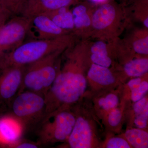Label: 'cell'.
Returning a JSON list of instances; mask_svg holds the SVG:
<instances>
[{
	"label": "cell",
	"instance_id": "cell-4",
	"mask_svg": "<svg viewBox=\"0 0 148 148\" xmlns=\"http://www.w3.org/2000/svg\"><path fill=\"white\" fill-rule=\"evenodd\" d=\"M75 121V116L65 109H58L47 114L34 130L36 143L40 147L68 140Z\"/></svg>",
	"mask_w": 148,
	"mask_h": 148
},
{
	"label": "cell",
	"instance_id": "cell-22",
	"mask_svg": "<svg viewBox=\"0 0 148 148\" xmlns=\"http://www.w3.org/2000/svg\"><path fill=\"white\" fill-rule=\"evenodd\" d=\"M135 119V125L140 129L146 128L148 118V106L140 112L136 114Z\"/></svg>",
	"mask_w": 148,
	"mask_h": 148
},
{
	"label": "cell",
	"instance_id": "cell-24",
	"mask_svg": "<svg viewBox=\"0 0 148 148\" xmlns=\"http://www.w3.org/2000/svg\"><path fill=\"white\" fill-rule=\"evenodd\" d=\"M121 119V114L119 109H114L109 114L108 122L112 126H116L120 122Z\"/></svg>",
	"mask_w": 148,
	"mask_h": 148
},
{
	"label": "cell",
	"instance_id": "cell-7",
	"mask_svg": "<svg viewBox=\"0 0 148 148\" xmlns=\"http://www.w3.org/2000/svg\"><path fill=\"white\" fill-rule=\"evenodd\" d=\"M22 124L8 113L0 115V146L12 148L26 132Z\"/></svg>",
	"mask_w": 148,
	"mask_h": 148
},
{
	"label": "cell",
	"instance_id": "cell-2",
	"mask_svg": "<svg viewBox=\"0 0 148 148\" xmlns=\"http://www.w3.org/2000/svg\"><path fill=\"white\" fill-rule=\"evenodd\" d=\"M62 51L50 53L25 66L22 84L18 93L29 90L44 96L57 76L58 72L56 67V61Z\"/></svg>",
	"mask_w": 148,
	"mask_h": 148
},
{
	"label": "cell",
	"instance_id": "cell-6",
	"mask_svg": "<svg viewBox=\"0 0 148 148\" xmlns=\"http://www.w3.org/2000/svg\"><path fill=\"white\" fill-rule=\"evenodd\" d=\"M25 66H9L0 72V110L4 113L22 84Z\"/></svg>",
	"mask_w": 148,
	"mask_h": 148
},
{
	"label": "cell",
	"instance_id": "cell-34",
	"mask_svg": "<svg viewBox=\"0 0 148 148\" xmlns=\"http://www.w3.org/2000/svg\"><path fill=\"white\" fill-rule=\"evenodd\" d=\"M1 114H3V112H2V111L0 110V115H1Z\"/></svg>",
	"mask_w": 148,
	"mask_h": 148
},
{
	"label": "cell",
	"instance_id": "cell-26",
	"mask_svg": "<svg viewBox=\"0 0 148 148\" xmlns=\"http://www.w3.org/2000/svg\"><path fill=\"white\" fill-rule=\"evenodd\" d=\"M90 51L92 53H101L108 55L107 45L105 43L101 41L95 42L90 48Z\"/></svg>",
	"mask_w": 148,
	"mask_h": 148
},
{
	"label": "cell",
	"instance_id": "cell-25",
	"mask_svg": "<svg viewBox=\"0 0 148 148\" xmlns=\"http://www.w3.org/2000/svg\"><path fill=\"white\" fill-rule=\"evenodd\" d=\"M40 147L36 142L22 138L12 146L11 148H37Z\"/></svg>",
	"mask_w": 148,
	"mask_h": 148
},
{
	"label": "cell",
	"instance_id": "cell-17",
	"mask_svg": "<svg viewBox=\"0 0 148 148\" xmlns=\"http://www.w3.org/2000/svg\"><path fill=\"white\" fill-rule=\"evenodd\" d=\"M27 0H0V4L5 11L10 15H21Z\"/></svg>",
	"mask_w": 148,
	"mask_h": 148
},
{
	"label": "cell",
	"instance_id": "cell-12",
	"mask_svg": "<svg viewBox=\"0 0 148 148\" xmlns=\"http://www.w3.org/2000/svg\"><path fill=\"white\" fill-rule=\"evenodd\" d=\"M58 27L68 31L74 29L73 18L72 11L68 7L58 9L44 14Z\"/></svg>",
	"mask_w": 148,
	"mask_h": 148
},
{
	"label": "cell",
	"instance_id": "cell-28",
	"mask_svg": "<svg viewBox=\"0 0 148 148\" xmlns=\"http://www.w3.org/2000/svg\"><path fill=\"white\" fill-rule=\"evenodd\" d=\"M10 15L9 14L5 11L0 12V32L3 25L7 21Z\"/></svg>",
	"mask_w": 148,
	"mask_h": 148
},
{
	"label": "cell",
	"instance_id": "cell-8",
	"mask_svg": "<svg viewBox=\"0 0 148 148\" xmlns=\"http://www.w3.org/2000/svg\"><path fill=\"white\" fill-rule=\"evenodd\" d=\"M31 18L29 32H32L34 35L36 39L55 38L68 34L69 33L68 31L58 27L50 18L44 14L37 15Z\"/></svg>",
	"mask_w": 148,
	"mask_h": 148
},
{
	"label": "cell",
	"instance_id": "cell-15",
	"mask_svg": "<svg viewBox=\"0 0 148 148\" xmlns=\"http://www.w3.org/2000/svg\"><path fill=\"white\" fill-rule=\"evenodd\" d=\"M125 138L130 145L136 148H147L148 147L147 132L139 129L128 130Z\"/></svg>",
	"mask_w": 148,
	"mask_h": 148
},
{
	"label": "cell",
	"instance_id": "cell-9",
	"mask_svg": "<svg viewBox=\"0 0 148 148\" xmlns=\"http://www.w3.org/2000/svg\"><path fill=\"white\" fill-rule=\"evenodd\" d=\"M75 0H27L21 15L32 18L64 7H69Z\"/></svg>",
	"mask_w": 148,
	"mask_h": 148
},
{
	"label": "cell",
	"instance_id": "cell-3",
	"mask_svg": "<svg viewBox=\"0 0 148 148\" xmlns=\"http://www.w3.org/2000/svg\"><path fill=\"white\" fill-rule=\"evenodd\" d=\"M8 113L18 121L26 131L34 130L47 115L43 95L25 90L18 93L9 106Z\"/></svg>",
	"mask_w": 148,
	"mask_h": 148
},
{
	"label": "cell",
	"instance_id": "cell-23",
	"mask_svg": "<svg viewBox=\"0 0 148 148\" xmlns=\"http://www.w3.org/2000/svg\"><path fill=\"white\" fill-rule=\"evenodd\" d=\"M108 148H129L128 142L123 138H114L109 140L107 144Z\"/></svg>",
	"mask_w": 148,
	"mask_h": 148
},
{
	"label": "cell",
	"instance_id": "cell-18",
	"mask_svg": "<svg viewBox=\"0 0 148 148\" xmlns=\"http://www.w3.org/2000/svg\"><path fill=\"white\" fill-rule=\"evenodd\" d=\"M119 103V99L116 95L109 94L105 98H101L98 102L100 107L106 110H109L115 108Z\"/></svg>",
	"mask_w": 148,
	"mask_h": 148
},
{
	"label": "cell",
	"instance_id": "cell-1",
	"mask_svg": "<svg viewBox=\"0 0 148 148\" xmlns=\"http://www.w3.org/2000/svg\"><path fill=\"white\" fill-rule=\"evenodd\" d=\"M68 34L50 39H35L23 43L7 53L1 60L2 70L9 66H25L50 53L64 49L71 43Z\"/></svg>",
	"mask_w": 148,
	"mask_h": 148
},
{
	"label": "cell",
	"instance_id": "cell-27",
	"mask_svg": "<svg viewBox=\"0 0 148 148\" xmlns=\"http://www.w3.org/2000/svg\"><path fill=\"white\" fill-rule=\"evenodd\" d=\"M147 106L148 101L144 97L139 101H137L133 106V110L135 114L140 112Z\"/></svg>",
	"mask_w": 148,
	"mask_h": 148
},
{
	"label": "cell",
	"instance_id": "cell-31",
	"mask_svg": "<svg viewBox=\"0 0 148 148\" xmlns=\"http://www.w3.org/2000/svg\"><path fill=\"white\" fill-rule=\"evenodd\" d=\"M92 1L94 2H101L104 1L105 0H91Z\"/></svg>",
	"mask_w": 148,
	"mask_h": 148
},
{
	"label": "cell",
	"instance_id": "cell-13",
	"mask_svg": "<svg viewBox=\"0 0 148 148\" xmlns=\"http://www.w3.org/2000/svg\"><path fill=\"white\" fill-rule=\"evenodd\" d=\"M88 77L102 85H108L115 82V78L108 68L93 64L88 71Z\"/></svg>",
	"mask_w": 148,
	"mask_h": 148
},
{
	"label": "cell",
	"instance_id": "cell-29",
	"mask_svg": "<svg viewBox=\"0 0 148 148\" xmlns=\"http://www.w3.org/2000/svg\"><path fill=\"white\" fill-rule=\"evenodd\" d=\"M141 79L140 78H136L133 79L130 81L128 83V86H129L130 90H132L133 88H135L136 86H138V85L140 84L141 82Z\"/></svg>",
	"mask_w": 148,
	"mask_h": 148
},
{
	"label": "cell",
	"instance_id": "cell-5",
	"mask_svg": "<svg viewBox=\"0 0 148 148\" xmlns=\"http://www.w3.org/2000/svg\"><path fill=\"white\" fill-rule=\"evenodd\" d=\"M31 21V18L15 15L3 25L0 32V61L8 51L23 43L30 31Z\"/></svg>",
	"mask_w": 148,
	"mask_h": 148
},
{
	"label": "cell",
	"instance_id": "cell-30",
	"mask_svg": "<svg viewBox=\"0 0 148 148\" xmlns=\"http://www.w3.org/2000/svg\"><path fill=\"white\" fill-rule=\"evenodd\" d=\"M144 24L145 27L148 28V17L146 18L145 20H144Z\"/></svg>",
	"mask_w": 148,
	"mask_h": 148
},
{
	"label": "cell",
	"instance_id": "cell-32",
	"mask_svg": "<svg viewBox=\"0 0 148 148\" xmlns=\"http://www.w3.org/2000/svg\"><path fill=\"white\" fill-rule=\"evenodd\" d=\"M3 10V9L2 8L1 6V4H0V12H2L4 11Z\"/></svg>",
	"mask_w": 148,
	"mask_h": 148
},
{
	"label": "cell",
	"instance_id": "cell-11",
	"mask_svg": "<svg viewBox=\"0 0 148 148\" xmlns=\"http://www.w3.org/2000/svg\"><path fill=\"white\" fill-rule=\"evenodd\" d=\"M116 16V10L113 6L109 4L103 5L92 14L91 25L96 30H104L112 24Z\"/></svg>",
	"mask_w": 148,
	"mask_h": 148
},
{
	"label": "cell",
	"instance_id": "cell-33",
	"mask_svg": "<svg viewBox=\"0 0 148 148\" xmlns=\"http://www.w3.org/2000/svg\"><path fill=\"white\" fill-rule=\"evenodd\" d=\"M2 70V69L1 66V63H0V72H1V71Z\"/></svg>",
	"mask_w": 148,
	"mask_h": 148
},
{
	"label": "cell",
	"instance_id": "cell-19",
	"mask_svg": "<svg viewBox=\"0 0 148 148\" xmlns=\"http://www.w3.org/2000/svg\"><path fill=\"white\" fill-rule=\"evenodd\" d=\"M148 90V83L147 82H141L135 88L131 90V98L136 102L144 98Z\"/></svg>",
	"mask_w": 148,
	"mask_h": 148
},
{
	"label": "cell",
	"instance_id": "cell-16",
	"mask_svg": "<svg viewBox=\"0 0 148 148\" xmlns=\"http://www.w3.org/2000/svg\"><path fill=\"white\" fill-rule=\"evenodd\" d=\"M124 71L130 77H139L148 71L147 58H138L129 61L124 66Z\"/></svg>",
	"mask_w": 148,
	"mask_h": 148
},
{
	"label": "cell",
	"instance_id": "cell-20",
	"mask_svg": "<svg viewBox=\"0 0 148 148\" xmlns=\"http://www.w3.org/2000/svg\"><path fill=\"white\" fill-rule=\"evenodd\" d=\"M134 50L139 54L147 55L148 53V37L141 38L135 41L133 43Z\"/></svg>",
	"mask_w": 148,
	"mask_h": 148
},
{
	"label": "cell",
	"instance_id": "cell-21",
	"mask_svg": "<svg viewBox=\"0 0 148 148\" xmlns=\"http://www.w3.org/2000/svg\"><path fill=\"white\" fill-rule=\"evenodd\" d=\"M91 61L94 64L108 68L112 64V60L108 55L101 53H92Z\"/></svg>",
	"mask_w": 148,
	"mask_h": 148
},
{
	"label": "cell",
	"instance_id": "cell-10",
	"mask_svg": "<svg viewBox=\"0 0 148 148\" xmlns=\"http://www.w3.org/2000/svg\"><path fill=\"white\" fill-rule=\"evenodd\" d=\"M70 147L88 148L91 147L92 132L88 122L82 117L76 119L71 133L68 139Z\"/></svg>",
	"mask_w": 148,
	"mask_h": 148
},
{
	"label": "cell",
	"instance_id": "cell-14",
	"mask_svg": "<svg viewBox=\"0 0 148 148\" xmlns=\"http://www.w3.org/2000/svg\"><path fill=\"white\" fill-rule=\"evenodd\" d=\"M73 18L74 29L83 30L91 25V18L87 13V9L83 5H79L72 11Z\"/></svg>",
	"mask_w": 148,
	"mask_h": 148
}]
</instances>
